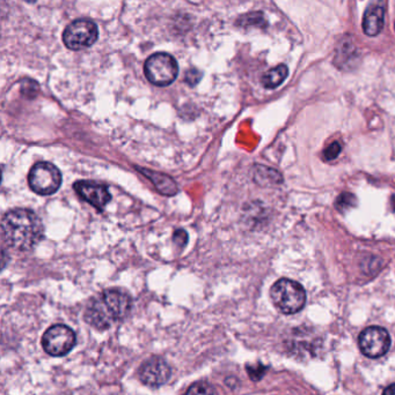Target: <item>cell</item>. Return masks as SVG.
<instances>
[{
    "instance_id": "cell-1",
    "label": "cell",
    "mask_w": 395,
    "mask_h": 395,
    "mask_svg": "<svg viewBox=\"0 0 395 395\" xmlns=\"http://www.w3.org/2000/svg\"><path fill=\"white\" fill-rule=\"evenodd\" d=\"M42 221L33 210L26 208L10 210L1 221V235L10 248L29 251L43 238Z\"/></svg>"
},
{
    "instance_id": "cell-2",
    "label": "cell",
    "mask_w": 395,
    "mask_h": 395,
    "mask_svg": "<svg viewBox=\"0 0 395 395\" xmlns=\"http://www.w3.org/2000/svg\"><path fill=\"white\" fill-rule=\"evenodd\" d=\"M130 310L131 298L127 293L108 289L91 302L85 312V320L94 329H107L127 317Z\"/></svg>"
},
{
    "instance_id": "cell-3",
    "label": "cell",
    "mask_w": 395,
    "mask_h": 395,
    "mask_svg": "<svg viewBox=\"0 0 395 395\" xmlns=\"http://www.w3.org/2000/svg\"><path fill=\"white\" fill-rule=\"evenodd\" d=\"M270 297L275 308L284 315L299 312L306 303V293L301 284L290 279H281L272 287Z\"/></svg>"
},
{
    "instance_id": "cell-4",
    "label": "cell",
    "mask_w": 395,
    "mask_h": 395,
    "mask_svg": "<svg viewBox=\"0 0 395 395\" xmlns=\"http://www.w3.org/2000/svg\"><path fill=\"white\" fill-rule=\"evenodd\" d=\"M145 77L152 84L166 87L173 84L179 74V65L173 56L166 53H153L144 65Z\"/></svg>"
},
{
    "instance_id": "cell-5",
    "label": "cell",
    "mask_w": 395,
    "mask_h": 395,
    "mask_svg": "<svg viewBox=\"0 0 395 395\" xmlns=\"http://www.w3.org/2000/svg\"><path fill=\"white\" fill-rule=\"evenodd\" d=\"M28 184L40 196H50L62 185V174L53 163L39 162L29 172Z\"/></svg>"
},
{
    "instance_id": "cell-6",
    "label": "cell",
    "mask_w": 395,
    "mask_h": 395,
    "mask_svg": "<svg viewBox=\"0 0 395 395\" xmlns=\"http://www.w3.org/2000/svg\"><path fill=\"white\" fill-rule=\"evenodd\" d=\"M99 29L91 20L79 19L67 26L63 33V42L73 51L87 49L98 41Z\"/></svg>"
},
{
    "instance_id": "cell-7",
    "label": "cell",
    "mask_w": 395,
    "mask_h": 395,
    "mask_svg": "<svg viewBox=\"0 0 395 395\" xmlns=\"http://www.w3.org/2000/svg\"><path fill=\"white\" fill-rule=\"evenodd\" d=\"M76 345V334L65 325H53L43 334L42 346L50 356H65Z\"/></svg>"
},
{
    "instance_id": "cell-8",
    "label": "cell",
    "mask_w": 395,
    "mask_h": 395,
    "mask_svg": "<svg viewBox=\"0 0 395 395\" xmlns=\"http://www.w3.org/2000/svg\"><path fill=\"white\" fill-rule=\"evenodd\" d=\"M360 348L362 353L370 358L384 356L391 347V336L386 329L379 326H371L360 333Z\"/></svg>"
},
{
    "instance_id": "cell-9",
    "label": "cell",
    "mask_w": 395,
    "mask_h": 395,
    "mask_svg": "<svg viewBox=\"0 0 395 395\" xmlns=\"http://www.w3.org/2000/svg\"><path fill=\"white\" fill-rule=\"evenodd\" d=\"M172 370L170 365L161 358H151L143 363L139 369V378L143 384L151 387H159L166 384L170 379Z\"/></svg>"
},
{
    "instance_id": "cell-10",
    "label": "cell",
    "mask_w": 395,
    "mask_h": 395,
    "mask_svg": "<svg viewBox=\"0 0 395 395\" xmlns=\"http://www.w3.org/2000/svg\"><path fill=\"white\" fill-rule=\"evenodd\" d=\"M73 189L82 199L100 210H103L112 200V194L108 191V187L103 184L80 181L74 184Z\"/></svg>"
},
{
    "instance_id": "cell-11",
    "label": "cell",
    "mask_w": 395,
    "mask_h": 395,
    "mask_svg": "<svg viewBox=\"0 0 395 395\" xmlns=\"http://www.w3.org/2000/svg\"><path fill=\"white\" fill-rule=\"evenodd\" d=\"M384 8L372 5L367 8L363 18V30L367 36H377L384 27Z\"/></svg>"
},
{
    "instance_id": "cell-12",
    "label": "cell",
    "mask_w": 395,
    "mask_h": 395,
    "mask_svg": "<svg viewBox=\"0 0 395 395\" xmlns=\"http://www.w3.org/2000/svg\"><path fill=\"white\" fill-rule=\"evenodd\" d=\"M138 172H141L143 175L146 176L155 184L157 190L164 196H174V194H177V184L168 176L163 175V174H159V172H152V170H146V169H141Z\"/></svg>"
},
{
    "instance_id": "cell-13",
    "label": "cell",
    "mask_w": 395,
    "mask_h": 395,
    "mask_svg": "<svg viewBox=\"0 0 395 395\" xmlns=\"http://www.w3.org/2000/svg\"><path fill=\"white\" fill-rule=\"evenodd\" d=\"M288 75H289V68L284 64H281L275 68L268 71L262 77V84L267 89H274V88L279 87V84H282L283 81L286 80Z\"/></svg>"
},
{
    "instance_id": "cell-14",
    "label": "cell",
    "mask_w": 395,
    "mask_h": 395,
    "mask_svg": "<svg viewBox=\"0 0 395 395\" xmlns=\"http://www.w3.org/2000/svg\"><path fill=\"white\" fill-rule=\"evenodd\" d=\"M238 25L241 26H258V27H265L267 25L265 17L261 12H255V13H249V15L240 17Z\"/></svg>"
},
{
    "instance_id": "cell-15",
    "label": "cell",
    "mask_w": 395,
    "mask_h": 395,
    "mask_svg": "<svg viewBox=\"0 0 395 395\" xmlns=\"http://www.w3.org/2000/svg\"><path fill=\"white\" fill-rule=\"evenodd\" d=\"M355 205H356V196L348 192L342 193L341 196H337V200H336L335 203L336 208L340 210H348V208L353 207Z\"/></svg>"
},
{
    "instance_id": "cell-16",
    "label": "cell",
    "mask_w": 395,
    "mask_h": 395,
    "mask_svg": "<svg viewBox=\"0 0 395 395\" xmlns=\"http://www.w3.org/2000/svg\"><path fill=\"white\" fill-rule=\"evenodd\" d=\"M186 395H213L211 386L207 383H196L188 389Z\"/></svg>"
},
{
    "instance_id": "cell-17",
    "label": "cell",
    "mask_w": 395,
    "mask_h": 395,
    "mask_svg": "<svg viewBox=\"0 0 395 395\" xmlns=\"http://www.w3.org/2000/svg\"><path fill=\"white\" fill-rule=\"evenodd\" d=\"M340 153H341V145L337 141L333 143L332 145H329L328 147L326 148L325 151H324V158L326 161H333L335 160L337 156H339Z\"/></svg>"
},
{
    "instance_id": "cell-18",
    "label": "cell",
    "mask_w": 395,
    "mask_h": 395,
    "mask_svg": "<svg viewBox=\"0 0 395 395\" xmlns=\"http://www.w3.org/2000/svg\"><path fill=\"white\" fill-rule=\"evenodd\" d=\"M202 77H203V74H202L201 71H198V68H191V70L188 71L187 73H186L184 80H186V82H187L189 86L194 87V86H196V84L201 81Z\"/></svg>"
},
{
    "instance_id": "cell-19",
    "label": "cell",
    "mask_w": 395,
    "mask_h": 395,
    "mask_svg": "<svg viewBox=\"0 0 395 395\" xmlns=\"http://www.w3.org/2000/svg\"><path fill=\"white\" fill-rule=\"evenodd\" d=\"M247 371L249 377L253 380H258V379H261L262 376L265 374V367L258 364V367H248Z\"/></svg>"
},
{
    "instance_id": "cell-20",
    "label": "cell",
    "mask_w": 395,
    "mask_h": 395,
    "mask_svg": "<svg viewBox=\"0 0 395 395\" xmlns=\"http://www.w3.org/2000/svg\"><path fill=\"white\" fill-rule=\"evenodd\" d=\"M173 239L174 241H175V243H177V245H181V246H184V245L187 244L188 241L187 232H186V231L184 230H182V229H180V230L175 231V232H174Z\"/></svg>"
},
{
    "instance_id": "cell-21",
    "label": "cell",
    "mask_w": 395,
    "mask_h": 395,
    "mask_svg": "<svg viewBox=\"0 0 395 395\" xmlns=\"http://www.w3.org/2000/svg\"><path fill=\"white\" fill-rule=\"evenodd\" d=\"M383 395H395V384L388 386V387L385 389Z\"/></svg>"
},
{
    "instance_id": "cell-22",
    "label": "cell",
    "mask_w": 395,
    "mask_h": 395,
    "mask_svg": "<svg viewBox=\"0 0 395 395\" xmlns=\"http://www.w3.org/2000/svg\"><path fill=\"white\" fill-rule=\"evenodd\" d=\"M26 1H28V3H35L36 0H26Z\"/></svg>"
},
{
    "instance_id": "cell-23",
    "label": "cell",
    "mask_w": 395,
    "mask_h": 395,
    "mask_svg": "<svg viewBox=\"0 0 395 395\" xmlns=\"http://www.w3.org/2000/svg\"><path fill=\"white\" fill-rule=\"evenodd\" d=\"M394 28H395V26H394Z\"/></svg>"
}]
</instances>
